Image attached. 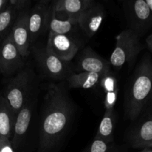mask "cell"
<instances>
[{
	"label": "cell",
	"mask_w": 152,
	"mask_h": 152,
	"mask_svg": "<svg viewBox=\"0 0 152 152\" xmlns=\"http://www.w3.org/2000/svg\"><path fill=\"white\" fill-rule=\"evenodd\" d=\"M43 106L37 152H57L74 113L72 102L63 83L48 86Z\"/></svg>",
	"instance_id": "obj_1"
},
{
	"label": "cell",
	"mask_w": 152,
	"mask_h": 152,
	"mask_svg": "<svg viewBox=\"0 0 152 152\" xmlns=\"http://www.w3.org/2000/svg\"><path fill=\"white\" fill-rule=\"evenodd\" d=\"M152 96V60L145 56L136 68L127 92L125 103V115L135 120L141 114Z\"/></svg>",
	"instance_id": "obj_2"
},
{
	"label": "cell",
	"mask_w": 152,
	"mask_h": 152,
	"mask_svg": "<svg viewBox=\"0 0 152 152\" xmlns=\"http://www.w3.org/2000/svg\"><path fill=\"white\" fill-rule=\"evenodd\" d=\"M34 79L35 74L32 70L21 69L6 86L4 96L16 114L32 94Z\"/></svg>",
	"instance_id": "obj_3"
},
{
	"label": "cell",
	"mask_w": 152,
	"mask_h": 152,
	"mask_svg": "<svg viewBox=\"0 0 152 152\" xmlns=\"http://www.w3.org/2000/svg\"><path fill=\"white\" fill-rule=\"evenodd\" d=\"M142 49L139 35L133 29L122 31L116 37V45L110 57V63L119 70L126 63H131Z\"/></svg>",
	"instance_id": "obj_4"
},
{
	"label": "cell",
	"mask_w": 152,
	"mask_h": 152,
	"mask_svg": "<svg viewBox=\"0 0 152 152\" xmlns=\"http://www.w3.org/2000/svg\"><path fill=\"white\" fill-rule=\"evenodd\" d=\"M31 50L39 68L46 77L55 80H66L71 74L69 62L57 57L46 48V46L34 45Z\"/></svg>",
	"instance_id": "obj_5"
},
{
	"label": "cell",
	"mask_w": 152,
	"mask_h": 152,
	"mask_svg": "<svg viewBox=\"0 0 152 152\" xmlns=\"http://www.w3.org/2000/svg\"><path fill=\"white\" fill-rule=\"evenodd\" d=\"M0 58L1 73L4 76H10L20 71L25 65V59L13 43L10 33L1 42Z\"/></svg>",
	"instance_id": "obj_6"
},
{
	"label": "cell",
	"mask_w": 152,
	"mask_h": 152,
	"mask_svg": "<svg viewBox=\"0 0 152 152\" xmlns=\"http://www.w3.org/2000/svg\"><path fill=\"white\" fill-rule=\"evenodd\" d=\"M28 10L25 8L19 10L10 34L18 50L24 59L31 53L32 45L28 25Z\"/></svg>",
	"instance_id": "obj_7"
},
{
	"label": "cell",
	"mask_w": 152,
	"mask_h": 152,
	"mask_svg": "<svg viewBox=\"0 0 152 152\" xmlns=\"http://www.w3.org/2000/svg\"><path fill=\"white\" fill-rule=\"evenodd\" d=\"M46 48L61 60L69 62L77 54L79 45L67 34L49 32Z\"/></svg>",
	"instance_id": "obj_8"
},
{
	"label": "cell",
	"mask_w": 152,
	"mask_h": 152,
	"mask_svg": "<svg viewBox=\"0 0 152 152\" xmlns=\"http://www.w3.org/2000/svg\"><path fill=\"white\" fill-rule=\"evenodd\" d=\"M52 6L49 4L37 3L31 10H28V25L32 47L34 43L46 28H49Z\"/></svg>",
	"instance_id": "obj_9"
},
{
	"label": "cell",
	"mask_w": 152,
	"mask_h": 152,
	"mask_svg": "<svg viewBox=\"0 0 152 152\" xmlns=\"http://www.w3.org/2000/svg\"><path fill=\"white\" fill-rule=\"evenodd\" d=\"M32 94L16 114L13 136L10 140L12 145L16 151L22 145L29 129L35 102Z\"/></svg>",
	"instance_id": "obj_10"
},
{
	"label": "cell",
	"mask_w": 152,
	"mask_h": 152,
	"mask_svg": "<svg viewBox=\"0 0 152 152\" xmlns=\"http://www.w3.org/2000/svg\"><path fill=\"white\" fill-rule=\"evenodd\" d=\"M110 61L97 54L89 47L83 49L77 62L76 72H92L106 74L111 71Z\"/></svg>",
	"instance_id": "obj_11"
},
{
	"label": "cell",
	"mask_w": 152,
	"mask_h": 152,
	"mask_svg": "<svg viewBox=\"0 0 152 152\" xmlns=\"http://www.w3.org/2000/svg\"><path fill=\"white\" fill-rule=\"evenodd\" d=\"M104 15V7L94 3L80 13L77 18V25L88 37H92L99 30Z\"/></svg>",
	"instance_id": "obj_12"
},
{
	"label": "cell",
	"mask_w": 152,
	"mask_h": 152,
	"mask_svg": "<svg viewBox=\"0 0 152 152\" xmlns=\"http://www.w3.org/2000/svg\"><path fill=\"white\" fill-rule=\"evenodd\" d=\"M129 142L134 148H152V115L144 119L131 131Z\"/></svg>",
	"instance_id": "obj_13"
},
{
	"label": "cell",
	"mask_w": 152,
	"mask_h": 152,
	"mask_svg": "<svg viewBox=\"0 0 152 152\" xmlns=\"http://www.w3.org/2000/svg\"><path fill=\"white\" fill-rule=\"evenodd\" d=\"M130 16L135 31H144L152 25V13L145 0H131Z\"/></svg>",
	"instance_id": "obj_14"
},
{
	"label": "cell",
	"mask_w": 152,
	"mask_h": 152,
	"mask_svg": "<svg viewBox=\"0 0 152 152\" xmlns=\"http://www.w3.org/2000/svg\"><path fill=\"white\" fill-rule=\"evenodd\" d=\"M16 114L4 96H0V136L10 140Z\"/></svg>",
	"instance_id": "obj_15"
},
{
	"label": "cell",
	"mask_w": 152,
	"mask_h": 152,
	"mask_svg": "<svg viewBox=\"0 0 152 152\" xmlns=\"http://www.w3.org/2000/svg\"><path fill=\"white\" fill-rule=\"evenodd\" d=\"M100 86L104 92L105 110H114L119 96V83L117 77L112 71L103 76Z\"/></svg>",
	"instance_id": "obj_16"
},
{
	"label": "cell",
	"mask_w": 152,
	"mask_h": 152,
	"mask_svg": "<svg viewBox=\"0 0 152 152\" xmlns=\"http://www.w3.org/2000/svg\"><path fill=\"white\" fill-rule=\"evenodd\" d=\"M104 74L92 72H76L71 74L66 78L69 88L91 89L100 86Z\"/></svg>",
	"instance_id": "obj_17"
},
{
	"label": "cell",
	"mask_w": 152,
	"mask_h": 152,
	"mask_svg": "<svg viewBox=\"0 0 152 152\" xmlns=\"http://www.w3.org/2000/svg\"><path fill=\"white\" fill-rule=\"evenodd\" d=\"M52 7L56 14L62 13L68 17L75 19L79 17L85 9L82 0H55Z\"/></svg>",
	"instance_id": "obj_18"
},
{
	"label": "cell",
	"mask_w": 152,
	"mask_h": 152,
	"mask_svg": "<svg viewBox=\"0 0 152 152\" xmlns=\"http://www.w3.org/2000/svg\"><path fill=\"white\" fill-rule=\"evenodd\" d=\"M116 116L114 110H105L95 137L108 142H113Z\"/></svg>",
	"instance_id": "obj_19"
},
{
	"label": "cell",
	"mask_w": 152,
	"mask_h": 152,
	"mask_svg": "<svg viewBox=\"0 0 152 152\" xmlns=\"http://www.w3.org/2000/svg\"><path fill=\"white\" fill-rule=\"evenodd\" d=\"M77 26H78L77 19L72 17H67L65 19H59L52 7L49 22V32L58 34H67L72 32Z\"/></svg>",
	"instance_id": "obj_20"
},
{
	"label": "cell",
	"mask_w": 152,
	"mask_h": 152,
	"mask_svg": "<svg viewBox=\"0 0 152 152\" xmlns=\"http://www.w3.org/2000/svg\"><path fill=\"white\" fill-rule=\"evenodd\" d=\"M19 10L11 4H9L0 13V41H2L10 33Z\"/></svg>",
	"instance_id": "obj_21"
},
{
	"label": "cell",
	"mask_w": 152,
	"mask_h": 152,
	"mask_svg": "<svg viewBox=\"0 0 152 152\" xmlns=\"http://www.w3.org/2000/svg\"><path fill=\"white\" fill-rule=\"evenodd\" d=\"M84 152H115V151L113 142H108L103 140L94 138Z\"/></svg>",
	"instance_id": "obj_22"
},
{
	"label": "cell",
	"mask_w": 152,
	"mask_h": 152,
	"mask_svg": "<svg viewBox=\"0 0 152 152\" xmlns=\"http://www.w3.org/2000/svg\"><path fill=\"white\" fill-rule=\"evenodd\" d=\"M0 152H16L10 140L3 138L0 145Z\"/></svg>",
	"instance_id": "obj_23"
},
{
	"label": "cell",
	"mask_w": 152,
	"mask_h": 152,
	"mask_svg": "<svg viewBox=\"0 0 152 152\" xmlns=\"http://www.w3.org/2000/svg\"><path fill=\"white\" fill-rule=\"evenodd\" d=\"M28 1V0H9V4L16 7L18 10H21L25 8Z\"/></svg>",
	"instance_id": "obj_24"
},
{
	"label": "cell",
	"mask_w": 152,
	"mask_h": 152,
	"mask_svg": "<svg viewBox=\"0 0 152 152\" xmlns=\"http://www.w3.org/2000/svg\"><path fill=\"white\" fill-rule=\"evenodd\" d=\"M145 42L146 45H147L148 48L149 50L152 53V34H150V35L146 38Z\"/></svg>",
	"instance_id": "obj_25"
},
{
	"label": "cell",
	"mask_w": 152,
	"mask_h": 152,
	"mask_svg": "<svg viewBox=\"0 0 152 152\" xmlns=\"http://www.w3.org/2000/svg\"><path fill=\"white\" fill-rule=\"evenodd\" d=\"M7 3H9V0H0V13L7 7Z\"/></svg>",
	"instance_id": "obj_26"
},
{
	"label": "cell",
	"mask_w": 152,
	"mask_h": 152,
	"mask_svg": "<svg viewBox=\"0 0 152 152\" xmlns=\"http://www.w3.org/2000/svg\"><path fill=\"white\" fill-rule=\"evenodd\" d=\"M82 1H83V4H84L85 9L87 8V7H89V6L92 5V4H94L93 0H82Z\"/></svg>",
	"instance_id": "obj_27"
},
{
	"label": "cell",
	"mask_w": 152,
	"mask_h": 152,
	"mask_svg": "<svg viewBox=\"0 0 152 152\" xmlns=\"http://www.w3.org/2000/svg\"><path fill=\"white\" fill-rule=\"evenodd\" d=\"M145 1L146 2L147 5L148 6L149 9H150L152 13V0H145Z\"/></svg>",
	"instance_id": "obj_28"
},
{
	"label": "cell",
	"mask_w": 152,
	"mask_h": 152,
	"mask_svg": "<svg viewBox=\"0 0 152 152\" xmlns=\"http://www.w3.org/2000/svg\"><path fill=\"white\" fill-rule=\"evenodd\" d=\"M51 0H38V3H43V4H49Z\"/></svg>",
	"instance_id": "obj_29"
},
{
	"label": "cell",
	"mask_w": 152,
	"mask_h": 152,
	"mask_svg": "<svg viewBox=\"0 0 152 152\" xmlns=\"http://www.w3.org/2000/svg\"><path fill=\"white\" fill-rule=\"evenodd\" d=\"M139 152H152V149H151V148H146V149H142V151Z\"/></svg>",
	"instance_id": "obj_30"
},
{
	"label": "cell",
	"mask_w": 152,
	"mask_h": 152,
	"mask_svg": "<svg viewBox=\"0 0 152 152\" xmlns=\"http://www.w3.org/2000/svg\"><path fill=\"white\" fill-rule=\"evenodd\" d=\"M2 139H3V138L1 137V136H0V145H1V142H2Z\"/></svg>",
	"instance_id": "obj_31"
},
{
	"label": "cell",
	"mask_w": 152,
	"mask_h": 152,
	"mask_svg": "<svg viewBox=\"0 0 152 152\" xmlns=\"http://www.w3.org/2000/svg\"><path fill=\"white\" fill-rule=\"evenodd\" d=\"M0 73H1V58H0Z\"/></svg>",
	"instance_id": "obj_32"
}]
</instances>
